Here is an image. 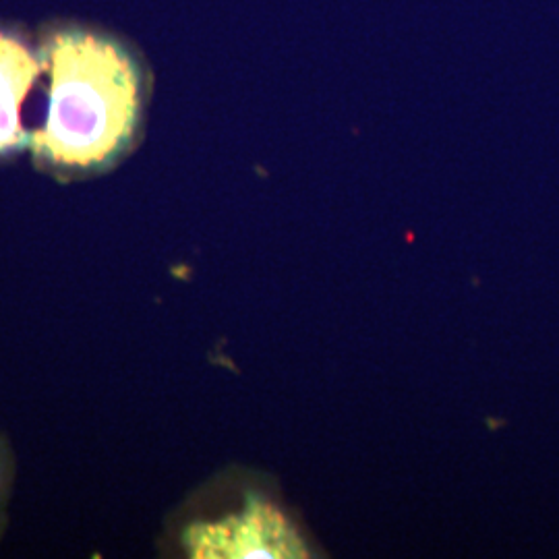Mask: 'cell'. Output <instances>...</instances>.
Listing matches in <instances>:
<instances>
[{
    "label": "cell",
    "mask_w": 559,
    "mask_h": 559,
    "mask_svg": "<svg viewBox=\"0 0 559 559\" xmlns=\"http://www.w3.org/2000/svg\"><path fill=\"white\" fill-rule=\"evenodd\" d=\"M44 123L29 147L50 170L67 174L110 168L133 145L147 96L139 58L114 36L67 25L46 36Z\"/></svg>",
    "instance_id": "obj_1"
},
{
    "label": "cell",
    "mask_w": 559,
    "mask_h": 559,
    "mask_svg": "<svg viewBox=\"0 0 559 559\" xmlns=\"http://www.w3.org/2000/svg\"><path fill=\"white\" fill-rule=\"evenodd\" d=\"M191 557H297L303 541L286 516L266 499L249 495L241 512L218 522H195L183 533Z\"/></svg>",
    "instance_id": "obj_2"
},
{
    "label": "cell",
    "mask_w": 559,
    "mask_h": 559,
    "mask_svg": "<svg viewBox=\"0 0 559 559\" xmlns=\"http://www.w3.org/2000/svg\"><path fill=\"white\" fill-rule=\"evenodd\" d=\"M42 73V56L21 36L0 29V156L29 145L32 131L23 125V106Z\"/></svg>",
    "instance_id": "obj_3"
}]
</instances>
